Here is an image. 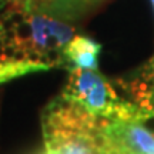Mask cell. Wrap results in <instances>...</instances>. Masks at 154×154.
<instances>
[{
  "mask_svg": "<svg viewBox=\"0 0 154 154\" xmlns=\"http://www.w3.org/2000/svg\"><path fill=\"white\" fill-rule=\"evenodd\" d=\"M74 37V29L33 9L30 0H16L0 26V60L26 59L60 64L63 47Z\"/></svg>",
  "mask_w": 154,
  "mask_h": 154,
  "instance_id": "obj_1",
  "label": "cell"
},
{
  "mask_svg": "<svg viewBox=\"0 0 154 154\" xmlns=\"http://www.w3.org/2000/svg\"><path fill=\"white\" fill-rule=\"evenodd\" d=\"M99 126L104 137L101 154H154V133L137 119L99 120Z\"/></svg>",
  "mask_w": 154,
  "mask_h": 154,
  "instance_id": "obj_3",
  "label": "cell"
},
{
  "mask_svg": "<svg viewBox=\"0 0 154 154\" xmlns=\"http://www.w3.org/2000/svg\"><path fill=\"white\" fill-rule=\"evenodd\" d=\"M147 70H149V80L150 82H153L154 83V57L151 59V61H150V64L149 67H147Z\"/></svg>",
  "mask_w": 154,
  "mask_h": 154,
  "instance_id": "obj_6",
  "label": "cell"
},
{
  "mask_svg": "<svg viewBox=\"0 0 154 154\" xmlns=\"http://www.w3.org/2000/svg\"><path fill=\"white\" fill-rule=\"evenodd\" d=\"M151 2V6H153V10H154V0H150Z\"/></svg>",
  "mask_w": 154,
  "mask_h": 154,
  "instance_id": "obj_8",
  "label": "cell"
},
{
  "mask_svg": "<svg viewBox=\"0 0 154 154\" xmlns=\"http://www.w3.org/2000/svg\"><path fill=\"white\" fill-rule=\"evenodd\" d=\"M101 44L86 36H76L63 47L60 64L72 66V69H93L97 70L99 53Z\"/></svg>",
  "mask_w": 154,
  "mask_h": 154,
  "instance_id": "obj_4",
  "label": "cell"
},
{
  "mask_svg": "<svg viewBox=\"0 0 154 154\" xmlns=\"http://www.w3.org/2000/svg\"><path fill=\"white\" fill-rule=\"evenodd\" d=\"M51 64L44 61L26 60V59H7L0 60V84L10 82L13 79L26 76L30 73L44 72L51 69Z\"/></svg>",
  "mask_w": 154,
  "mask_h": 154,
  "instance_id": "obj_5",
  "label": "cell"
},
{
  "mask_svg": "<svg viewBox=\"0 0 154 154\" xmlns=\"http://www.w3.org/2000/svg\"><path fill=\"white\" fill-rule=\"evenodd\" d=\"M46 154H57V153H54V151H49V150H46Z\"/></svg>",
  "mask_w": 154,
  "mask_h": 154,
  "instance_id": "obj_7",
  "label": "cell"
},
{
  "mask_svg": "<svg viewBox=\"0 0 154 154\" xmlns=\"http://www.w3.org/2000/svg\"><path fill=\"white\" fill-rule=\"evenodd\" d=\"M61 97L79 104L99 120L137 119L141 111L119 99L114 87L93 69H72Z\"/></svg>",
  "mask_w": 154,
  "mask_h": 154,
  "instance_id": "obj_2",
  "label": "cell"
}]
</instances>
